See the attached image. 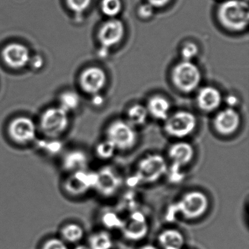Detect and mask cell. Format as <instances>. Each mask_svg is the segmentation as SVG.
<instances>
[{
	"label": "cell",
	"mask_w": 249,
	"mask_h": 249,
	"mask_svg": "<svg viewBox=\"0 0 249 249\" xmlns=\"http://www.w3.org/2000/svg\"><path fill=\"white\" fill-rule=\"evenodd\" d=\"M208 208L209 199L205 192L189 191L168 207L165 217L170 221L178 215L186 220L197 219L206 213Z\"/></svg>",
	"instance_id": "6da1fadb"
},
{
	"label": "cell",
	"mask_w": 249,
	"mask_h": 249,
	"mask_svg": "<svg viewBox=\"0 0 249 249\" xmlns=\"http://www.w3.org/2000/svg\"><path fill=\"white\" fill-rule=\"evenodd\" d=\"M167 160L160 154H150L142 157L135 169L133 176L128 179L130 186L149 184L160 180L167 173Z\"/></svg>",
	"instance_id": "7a4b0ae2"
},
{
	"label": "cell",
	"mask_w": 249,
	"mask_h": 249,
	"mask_svg": "<svg viewBox=\"0 0 249 249\" xmlns=\"http://www.w3.org/2000/svg\"><path fill=\"white\" fill-rule=\"evenodd\" d=\"M217 14L221 24L232 31H242L249 24V5L244 0L224 1L218 8Z\"/></svg>",
	"instance_id": "3957f363"
},
{
	"label": "cell",
	"mask_w": 249,
	"mask_h": 249,
	"mask_svg": "<svg viewBox=\"0 0 249 249\" xmlns=\"http://www.w3.org/2000/svg\"><path fill=\"white\" fill-rule=\"evenodd\" d=\"M195 151L193 145L186 141H179L172 144L167 150L170 166L167 169L170 180L180 182L183 177L182 169L193 160Z\"/></svg>",
	"instance_id": "277c9868"
},
{
	"label": "cell",
	"mask_w": 249,
	"mask_h": 249,
	"mask_svg": "<svg viewBox=\"0 0 249 249\" xmlns=\"http://www.w3.org/2000/svg\"><path fill=\"white\" fill-rule=\"evenodd\" d=\"M126 120L115 119L106 127V138L119 151H128L138 142V132Z\"/></svg>",
	"instance_id": "5b68a950"
},
{
	"label": "cell",
	"mask_w": 249,
	"mask_h": 249,
	"mask_svg": "<svg viewBox=\"0 0 249 249\" xmlns=\"http://www.w3.org/2000/svg\"><path fill=\"white\" fill-rule=\"evenodd\" d=\"M197 125L196 116L188 110H178L164 121V130L168 136L183 141L192 135Z\"/></svg>",
	"instance_id": "8992f818"
},
{
	"label": "cell",
	"mask_w": 249,
	"mask_h": 249,
	"mask_svg": "<svg viewBox=\"0 0 249 249\" xmlns=\"http://www.w3.org/2000/svg\"><path fill=\"white\" fill-rule=\"evenodd\" d=\"M200 70L193 62L182 61L176 65L172 72L175 87L183 93L195 91L201 82Z\"/></svg>",
	"instance_id": "52a82bcc"
},
{
	"label": "cell",
	"mask_w": 249,
	"mask_h": 249,
	"mask_svg": "<svg viewBox=\"0 0 249 249\" xmlns=\"http://www.w3.org/2000/svg\"><path fill=\"white\" fill-rule=\"evenodd\" d=\"M39 125L46 136L58 138L66 132L69 126L68 113L59 107L47 109L42 114Z\"/></svg>",
	"instance_id": "ba28073f"
},
{
	"label": "cell",
	"mask_w": 249,
	"mask_h": 249,
	"mask_svg": "<svg viewBox=\"0 0 249 249\" xmlns=\"http://www.w3.org/2000/svg\"><path fill=\"white\" fill-rule=\"evenodd\" d=\"M120 230L126 240L139 241L148 234L149 223L143 213L133 211L123 219Z\"/></svg>",
	"instance_id": "9c48e42d"
},
{
	"label": "cell",
	"mask_w": 249,
	"mask_h": 249,
	"mask_svg": "<svg viewBox=\"0 0 249 249\" xmlns=\"http://www.w3.org/2000/svg\"><path fill=\"white\" fill-rule=\"evenodd\" d=\"M96 173L94 189L105 197L116 195L122 184V178L117 171L110 166L102 167Z\"/></svg>",
	"instance_id": "30bf717a"
},
{
	"label": "cell",
	"mask_w": 249,
	"mask_h": 249,
	"mask_svg": "<svg viewBox=\"0 0 249 249\" xmlns=\"http://www.w3.org/2000/svg\"><path fill=\"white\" fill-rule=\"evenodd\" d=\"M8 135L13 141L21 145L30 143L37 136V126L33 119L26 116H18L13 119L8 125Z\"/></svg>",
	"instance_id": "8fae6325"
},
{
	"label": "cell",
	"mask_w": 249,
	"mask_h": 249,
	"mask_svg": "<svg viewBox=\"0 0 249 249\" xmlns=\"http://www.w3.org/2000/svg\"><path fill=\"white\" fill-rule=\"evenodd\" d=\"M95 182V172L81 170L70 173V176L65 180L64 188L72 196H81L94 189Z\"/></svg>",
	"instance_id": "7c38bea8"
},
{
	"label": "cell",
	"mask_w": 249,
	"mask_h": 249,
	"mask_svg": "<svg viewBox=\"0 0 249 249\" xmlns=\"http://www.w3.org/2000/svg\"><path fill=\"white\" fill-rule=\"evenodd\" d=\"M241 124V118L234 108L227 107L220 110L215 115L213 122L214 129L223 136H230L238 130Z\"/></svg>",
	"instance_id": "4fadbf2b"
},
{
	"label": "cell",
	"mask_w": 249,
	"mask_h": 249,
	"mask_svg": "<svg viewBox=\"0 0 249 249\" xmlns=\"http://www.w3.org/2000/svg\"><path fill=\"white\" fill-rule=\"evenodd\" d=\"M125 33L123 22L118 18L106 21L99 31L98 38L104 48H110L120 43Z\"/></svg>",
	"instance_id": "5bb4252c"
},
{
	"label": "cell",
	"mask_w": 249,
	"mask_h": 249,
	"mask_svg": "<svg viewBox=\"0 0 249 249\" xmlns=\"http://www.w3.org/2000/svg\"><path fill=\"white\" fill-rule=\"evenodd\" d=\"M107 76L104 71L96 67L84 71L80 78V84L83 90L88 94L94 95L100 94L104 88Z\"/></svg>",
	"instance_id": "9a60e30c"
},
{
	"label": "cell",
	"mask_w": 249,
	"mask_h": 249,
	"mask_svg": "<svg viewBox=\"0 0 249 249\" xmlns=\"http://www.w3.org/2000/svg\"><path fill=\"white\" fill-rule=\"evenodd\" d=\"M4 62L10 68L20 69L27 65L30 60L28 49L19 43L8 45L2 52Z\"/></svg>",
	"instance_id": "2e32d148"
},
{
	"label": "cell",
	"mask_w": 249,
	"mask_h": 249,
	"mask_svg": "<svg viewBox=\"0 0 249 249\" xmlns=\"http://www.w3.org/2000/svg\"><path fill=\"white\" fill-rule=\"evenodd\" d=\"M196 101L198 107L202 111L211 113L221 106L222 96L215 87H205L198 91Z\"/></svg>",
	"instance_id": "e0dca14e"
},
{
	"label": "cell",
	"mask_w": 249,
	"mask_h": 249,
	"mask_svg": "<svg viewBox=\"0 0 249 249\" xmlns=\"http://www.w3.org/2000/svg\"><path fill=\"white\" fill-rule=\"evenodd\" d=\"M89 157L82 150L75 149L68 151L64 155L62 166L64 170L69 173L87 170Z\"/></svg>",
	"instance_id": "ac0fdd59"
},
{
	"label": "cell",
	"mask_w": 249,
	"mask_h": 249,
	"mask_svg": "<svg viewBox=\"0 0 249 249\" xmlns=\"http://www.w3.org/2000/svg\"><path fill=\"white\" fill-rule=\"evenodd\" d=\"M148 115L159 121H164L170 116V102L161 96H154L148 100L146 106Z\"/></svg>",
	"instance_id": "d6986e66"
},
{
	"label": "cell",
	"mask_w": 249,
	"mask_h": 249,
	"mask_svg": "<svg viewBox=\"0 0 249 249\" xmlns=\"http://www.w3.org/2000/svg\"><path fill=\"white\" fill-rule=\"evenodd\" d=\"M158 241L163 249H182L184 246L185 237L177 229L167 228L160 233Z\"/></svg>",
	"instance_id": "ffe728a7"
},
{
	"label": "cell",
	"mask_w": 249,
	"mask_h": 249,
	"mask_svg": "<svg viewBox=\"0 0 249 249\" xmlns=\"http://www.w3.org/2000/svg\"><path fill=\"white\" fill-rule=\"evenodd\" d=\"M148 115L146 107L141 104L131 106L126 111V121L134 127L143 126L148 121Z\"/></svg>",
	"instance_id": "44dd1931"
},
{
	"label": "cell",
	"mask_w": 249,
	"mask_h": 249,
	"mask_svg": "<svg viewBox=\"0 0 249 249\" xmlns=\"http://www.w3.org/2000/svg\"><path fill=\"white\" fill-rule=\"evenodd\" d=\"M90 249H111L113 238L108 231L101 230L93 233L89 239Z\"/></svg>",
	"instance_id": "7402d4cb"
},
{
	"label": "cell",
	"mask_w": 249,
	"mask_h": 249,
	"mask_svg": "<svg viewBox=\"0 0 249 249\" xmlns=\"http://www.w3.org/2000/svg\"><path fill=\"white\" fill-rule=\"evenodd\" d=\"M61 234L62 238L68 243H78L84 237V230L78 224L71 223L62 228Z\"/></svg>",
	"instance_id": "603a6c76"
},
{
	"label": "cell",
	"mask_w": 249,
	"mask_h": 249,
	"mask_svg": "<svg viewBox=\"0 0 249 249\" xmlns=\"http://www.w3.org/2000/svg\"><path fill=\"white\" fill-rule=\"evenodd\" d=\"M81 100L79 95L74 91L64 92L59 97V107L67 113L74 111L80 106Z\"/></svg>",
	"instance_id": "cb8c5ba5"
},
{
	"label": "cell",
	"mask_w": 249,
	"mask_h": 249,
	"mask_svg": "<svg viewBox=\"0 0 249 249\" xmlns=\"http://www.w3.org/2000/svg\"><path fill=\"white\" fill-rule=\"evenodd\" d=\"M116 151L115 145L106 138L97 144L94 152L100 160H108L115 155Z\"/></svg>",
	"instance_id": "d4e9b609"
},
{
	"label": "cell",
	"mask_w": 249,
	"mask_h": 249,
	"mask_svg": "<svg viewBox=\"0 0 249 249\" xmlns=\"http://www.w3.org/2000/svg\"><path fill=\"white\" fill-rule=\"evenodd\" d=\"M122 4L121 0H103L101 10L103 14L110 18H115L120 14Z\"/></svg>",
	"instance_id": "484cf974"
},
{
	"label": "cell",
	"mask_w": 249,
	"mask_h": 249,
	"mask_svg": "<svg viewBox=\"0 0 249 249\" xmlns=\"http://www.w3.org/2000/svg\"><path fill=\"white\" fill-rule=\"evenodd\" d=\"M123 219L113 212H106L102 215V223L106 227L111 229H119L122 225Z\"/></svg>",
	"instance_id": "4316f807"
},
{
	"label": "cell",
	"mask_w": 249,
	"mask_h": 249,
	"mask_svg": "<svg viewBox=\"0 0 249 249\" xmlns=\"http://www.w3.org/2000/svg\"><path fill=\"white\" fill-rule=\"evenodd\" d=\"M198 53V48L192 43H187L181 49V56L183 61L192 62V59L196 56Z\"/></svg>",
	"instance_id": "83f0119b"
},
{
	"label": "cell",
	"mask_w": 249,
	"mask_h": 249,
	"mask_svg": "<svg viewBox=\"0 0 249 249\" xmlns=\"http://www.w3.org/2000/svg\"><path fill=\"white\" fill-rule=\"evenodd\" d=\"M68 6L77 13L84 12L89 7L91 0H67Z\"/></svg>",
	"instance_id": "f1b7e54d"
},
{
	"label": "cell",
	"mask_w": 249,
	"mask_h": 249,
	"mask_svg": "<svg viewBox=\"0 0 249 249\" xmlns=\"http://www.w3.org/2000/svg\"><path fill=\"white\" fill-rule=\"evenodd\" d=\"M40 147L49 154H56L62 150V144L59 141L53 140L47 142H41Z\"/></svg>",
	"instance_id": "f546056e"
},
{
	"label": "cell",
	"mask_w": 249,
	"mask_h": 249,
	"mask_svg": "<svg viewBox=\"0 0 249 249\" xmlns=\"http://www.w3.org/2000/svg\"><path fill=\"white\" fill-rule=\"evenodd\" d=\"M42 249H68V248L63 240L58 238H52L45 243Z\"/></svg>",
	"instance_id": "4dcf8cb0"
},
{
	"label": "cell",
	"mask_w": 249,
	"mask_h": 249,
	"mask_svg": "<svg viewBox=\"0 0 249 249\" xmlns=\"http://www.w3.org/2000/svg\"><path fill=\"white\" fill-rule=\"evenodd\" d=\"M154 7L151 6L150 4H142L138 8V15L141 18L148 19L154 15Z\"/></svg>",
	"instance_id": "1f68e13d"
},
{
	"label": "cell",
	"mask_w": 249,
	"mask_h": 249,
	"mask_svg": "<svg viewBox=\"0 0 249 249\" xmlns=\"http://www.w3.org/2000/svg\"><path fill=\"white\" fill-rule=\"evenodd\" d=\"M170 2V0H148V3L154 8H160L165 6Z\"/></svg>",
	"instance_id": "d6a6232c"
},
{
	"label": "cell",
	"mask_w": 249,
	"mask_h": 249,
	"mask_svg": "<svg viewBox=\"0 0 249 249\" xmlns=\"http://www.w3.org/2000/svg\"><path fill=\"white\" fill-rule=\"evenodd\" d=\"M226 103H227V107H231V108H234L235 106L238 105V98L236 96L230 95L227 96L225 100Z\"/></svg>",
	"instance_id": "836d02e7"
},
{
	"label": "cell",
	"mask_w": 249,
	"mask_h": 249,
	"mask_svg": "<svg viewBox=\"0 0 249 249\" xmlns=\"http://www.w3.org/2000/svg\"><path fill=\"white\" fill-rule=\"evenodd\" d=\"M103 102H104V99L102 97L101 95H100V94H94L93 95L92 98V103L94 106H101L103 104Z\"/></svg>",
	"instance_id": "e575fe53"
},
{
	"label": "cell",
	"mask_w": 249,
	"mask_h": 249,
	"mask_svg": "<svg viewBox=\"0 0 249 249\" xmlns=\"http://www.w3.org/2000/svg\"><path fill=\"white\" fill-rule=\"evenodd\" d=\"M43 59L40 56H36L35 57H33V65L35 68H41L42 65H43Z\"/></svg>",
	"instance_id": "d590c367"
},
{
	"label": "cell",
	"mask_w": 249,
	"mask_h": 249,
	"mask_svg": "<svg viewBox=\"0 0 249 249\" xmlns=\"http://www.w3.org/2000/svg\"><path fill=\"white\" fill-rule=\"evenodd\" d=\"M140 249H159L158 248L156 247V246H153V245H145V246H142Z\"/></svg>",
	"instance_id": "8d00e7d4"
},
{
	"label": "cell",
	"mask_w": 249,
	"mask_h": 249,
	"mask_svg": "<svg viewBox=\"0 0 249 249\" xmlns=\"http://www.w3.org/2000/svg\"><path fill=\"white\" fill-rule=\"evenodd\" d=\"M75 249H90L89 246H84V245H80V246H77Z\"/></svg>",
	"instance_id": "74e56055"
}]
</instances>
